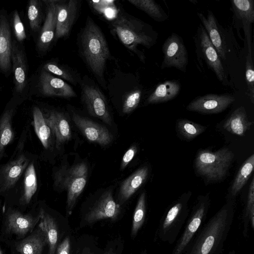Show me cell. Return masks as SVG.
I'll list each match as a JSON object with an SVG mask.
<instances>
[{"mask_svg": "<svg viewBox=\"0 0 254 254\" xmlns=\"http://www.w3.org/2000/svg\"><path fill=\"white\" fill-rule=\"evenodd\" d=\"M233 199L227 202L199 229L183 254H222L235 216Z\"/></svg>", "mask_w": 254, "mask_h": 254, "instance_id": "obj_1", "label": "cell"}, {"mask_svg": "<svg viewBox=\"0 0 254 254\" xmlns=\"http://www.w3.org/2000/svg\"><path fill=\"white\" fill-rule=\"evenodd\" d=\"M79 43L82 57L89 70L100 83L105 84L104 72L110 52L100 28L90 16L80 32Z\"/></svg>", "mask_w": 254, "mask_h": 254, "instance_id": "obj_2", "label": "cell"}, {"mask_svg": "<svg viewBox=\"0 0 254 254\" xmlns=\"http://www.w3.org/2000/svg\"><path fill=\"white\" fill-rule=\"evenodd\" d=\"M113 32L120 41L144 63L138 45L149 49L156 43L158 33L149 24L125 12H120L111 23Z\"/></svg>", "mask_w": 254, "mask_h": 254, "instance_id": "obj_3", "label": "cell"}, {"mask_svg": "<svg viewBox=\"0 0 254 254\" xmlns=\"http://www.w3.org/2000/svg\"><path fill=\"white\" fill-rule=\"evenodd\" d=\"M234 158V153L227 147L214 152L200 150L196 155L194 166L197 173L207 182H218L226 178Z\"/></svg>", "mask_w": 254, "mask_h": 254, "instance_id": "obj_4", "label": "cell"}, {"mask_svg": "<svg viewBox=\"0 0 254 254\" xmlns=\"http://www.w3.org/2000/svg\"><path fill=\"white\" fill-rule=\"evenodd\" d=\"M190 196L187 193L181 196L162 216L156 234L162 242L173 244L176 242L189 215Z\"/></svg>", "mask_w": 254, "mask_h": 254, "instance_id": "obj_5", "label": "cell"}, {"mask_svg": "<svg viewBox=\"0 0 254 254\" xmlns=\"http://www.w3.org/2000/svg\"><path fill=\"white\" fill-rule=\"evenodd\" d=\"M88 168L84 163H77L55 176V184L67 191L66 210L70 214L87 183Z\"/></svg>", "mask_w": 254, "mask_h": 254, "instance_id": "obj_6", "label": "cell"}, {"mask_svg": "<svg viewBox=\"0 0 254 254\" xmlns=\"http://www.w3.org/2000/svg\"><path fill=\"white\" fill-rule=\"evenodd\" d=\"M210 206L208 194L199 196L185 223L183 231L177 241L171 254H183L202 225Z\"/></svg>", "mask_w": 254, "mask_h": 254, "instance_id": "obj_7", "label": "cell"}, {"mask_svg": "<svg viewBox=\"0 0 254 254\" xmlns=\"http://www.w3.org/2000/svg\"><path fill=\"white\" fill-rule=\"evenodd\" d=\"M195 43L197 56L202 59L223 85L228 86L229 82L227 70L201 24L197 28Z\"/></svg>", "mask_w": 254, "mask_h": 254, "instance_id": "obj_8", "label": "cell"}, {"mask_svg": "<svg viewBox=\"0 0 254 254\" xmlns=\"http://www.w3.org/2000/svg\"><path fill=\"white\" fill-rule=\"evenodd\" d=\"M163 54L161 69L174 67L186 72L189 63L187 49L182 37L175 33L165 40L162 47Z\"/></svg>", "mask_w": 254, "mask_h": 254, "instance_id": "obj_9", "label": "cell"}, {"mask_svg": "<svg viewBox=\"0 0 254 254\" xmlns=\"http://www.w3.org/2000/svg\"><path fill=\"white\" fill-rule=\"evenodd\" d=\"M235 101V97L228 93L207 94L195 98L187 106L186 109L202 114H218L225 111Z\"/></svg>", "mask_w": 254, "mask_h": 254, "instance_id": "obj_10", "label": "cell"}, {"mask_svg": "<svg viewBox=\"0 0 254 254\" xmlns=\"http://www.w3.org/2000/svg\"><path fill=\"white\" fill-rule=\"evenodd\" d=\"M231 10L233 12L234 25L237 31L243 29L248 47H252V25L254 22V0H232Z\"/></svg>", "mask_w": 254, "mask_h": 254, "instance_id": "obj_11", "label": "cell"}, {"mask_svg": "<svg viewBox=\"0 0 254 254\" xmlns=\"http://www.w3.org/2000/svg\"><path fill=\"white\" fill-rule=\"evenodd\" d=\"M82 99L90 114L111 125L112 118L105 96L97 87L88 84L82 86Z\"/></svg>", "mask_w": 254, "mask_h": 254, "instance_id": "obj_12", "label": "cell"}, {"mask_svg": "<svg viewBox=\"0 0 254 254\" xmlns=\"http://www.w3.org/2000/svg\"><path fill=\"white\" fill-rule=\"evenodd\" d=\"M121 211L120 205L115 201L112 191L104 193L85 214L83 222L93 224L100 220L117 219Z\"/></svg>", "mask_w": 254, "mask_h": 254, "instance_id": "obj_13", "label": "cell"}, {"mask_svg": "<svg viewBox=\"0 0 254 254\" xmlns=\"http://www.w3.org/2000/svg\"><path fill=\"white\" fill-rule=\"evenodd\" d=\"M11 60L15 91L23 94L28 88L27 61L23 50L14 40L12 41Z\"/></svg>", "mask_w": 254, "mask_h": 254, "instance_id": "obj_14", "label": "cell"}, {"mask_svg": "<svg viewBox=\"0 0 254 254\" xmlns=\"http://www.w3.org/2000/svg\"><path fill=\"white\" fill-rule=\"evenodd\" d=\"M79 3L77 0L58 1L55 40L67 36L76 20Z\"/></svg>", "mask_w": 254, "mask_h": 254, "instance_id": "obj_15", "label": "cell"}, {"mask_svg": "<svg viewBox=\"0 0 254 254\" xmlns=\"http://www.w3.org/2000/svg\"><path fill=\"white\" fill-rule=\"evenodd\" d=\"M72 120L89 141L102 146L107 145L112 141L113 135L106 127L76 114H73Z\"/></svg>", "mask_w": 254, "mask_h": 254, "instance_id": "obj_16", "label": "cell"}, {"mask_svg": "<svg viewBox=\"0 0 254 254\" xmlns=\"http://www.w3.org/2000/svg\"><path fill=\"white\" fill-rule=\"evenodd\" d=\"M197 15L219 57L222 60H226L227 44L215 15L210 10H208L206 16L201 12H197Z\"/></svg>", "mask_w": 254, "mask_h": 254, "instance_id": "obj_17", "label": "cell"}, {"mask_svg": "<svg viewBox=\"0 0 254 254\" xmlns=\"http://www.w3.org/2000/svg\"><path fill=\"white\" fill-rule=\"evenodd\" d=\"M39 86L41 93L45 96L66 98L76 95L74 90L64 80L43 69L40 73Z\"/></svg>", "mask_w": 254, "mask_h": 254, "instance_id": "obj_18", "label": "cell"}, {"mask_svg": "<svg viewBox=\"0 0 254 254\" xmlns=\"http://www.w3.org/2000/svg\"><path fill=\"white\" fill-rule=\"evenodd\" d=\"M29 164V160L24 154L5 164L0 169V190L5 191L13 188Z\"/></svg>", "mask_w": 254, "mask_h": 254, "instance_id": "obj_19", "label": "cell"}, {"mask_svg": "<svg viewBox=\"0 0 254 254\" xmlns=\"http://www.w3.org/2000/svg\"><path fill=\"white\" fill-rule=\"evenodd\" d=\"M46 5V14L37 41V48L42 52L50 47L55 36L57 25L58 0H44Z\"/></svg>", "mask_w": 254, "mask_h": 254, "instance_id": "obj_20", "label": "cell"}, {"mask_svg": "<svg viewBox=\"0 0 254 254\" xmlns=\"http://www.w3.org/2000/svg\"><path fill=\"white\" fill-rule=\"evenodd\" d=\"M12 41L9 23L6 11H0V70L8 74L11 67Z\"/></svg>", "mask_w": 254, "mask_h": 254, "instance_id": "obj_21", "label": "cell"}, {"mask_svg": "<svg viewBox=\"0 0 254 254\" xmlns=\"http://www.w3.org/2000/svg\"><path fill=\"white\" fill-rule=\"evenodd\" d=\"M40 219L39 214L37 216L33 217L12 209L6 215V229L9 233L19 237H23L32 232Z\"/></svg>", "mask_w": 254, "mask_h": 254, "instance_id": "obj_22", "label": "cell"}, {"mask_svg": "<svg viewBox=\"0 0 254 254\" xmlns=\"http://www.w3.org/2000/svg\"><path fill=\"white\" fill-rule=\"evenodd\" d=\"M45 119L55 136L57 148L70 139L71 132L70 125L63 113L52 111Z\"/></svg>", "mask_w": 254, "mask_h": 254, "instance_id": "obj_23", "label": "cell"}, {"mask_svg": "<svg viewBox=\"0 0 254 254\" xmlns=\"http://www.w3.org/2000/svg\"><path fill=\"white\" fill-rule=\"evenodd\" d=\"M181 83L176 79L168 80L158 84L146 100L147 104H157L168 102L176 98L180 93Z\"/></svg>", "mask_w": 254, "mask_h": 254, "instance_id": "obj_24", "label": "cell"}, {"mask_svg": "<svg viewBox=\"0 0 254 254\" xmlns=\"http://www.w3.org/2000/svg\"><path fill=\"white\" fill-rule=\"evenodd\" d=\"M47 244L46 234L38 225L31 234L17 244L16 250L20 254H42Z\"/></svg>", "mask_w": 254, "mask_h": 254, "instance_id": "obj_25", "label": "cell"}, {"mask_svg": "<svg viewBox=\"0 0 254 254\" xmlns=\"http://www.w3.org/2000/svg\"><path fill=\"white\" fill-rule=\"evenodd\" d=\"M253 122L249 121L244 106L236 109L223 124L224 128L229 132L240 136H244Z\"/></svg>", "mask_w": 254, "mask_h": 254, "instance_id": "obj_26", "label": "cell"}, {"mask_svg": "<svg viewBox=\"0 0 254 254\" xmlns=\"http://www.w3.org/2000/svg\"><path fill=\"white\" fill-rule=\"evenodd\" d=\"M148 175V168L144 166L139 168L127 178L122 184L120 197L123 202L129 199L144 184Z\"/></svg>", "mask_w": 254, "mask_h": 254, "instance_id": "obj_27", "label": "cell"}, {"mask_svg": "<svg viewBox=\"0 0 254 254\" xmlns=\"http://www.w3.org/2000/svg\"><path fill=\"white\" fill-rule=\"evenodd\" d=\"M15 108H6L0 117V161L3 156L7 146L14 138L12 119Z\"/></svg>", "mask_w": 254, "mask_h": 254, "instance_id": "obj_28", "label": "cell"}, {"mask_svg": "<svg viewBox=\"0 0 254 254\" xmlns=\"http://www.w3.org/2000/svg\"><path fill=\"white\" fill-rule=\"evenodd\" d=\"M40 216L39 226L45 231L49 247L48 254H55L58 241V228L54 218L41 208L39 212Z\"/></svg>", "mask_w": 254, "mask_h": 254, "instance_id": "obj_29", "label": "cell"}, {"mask_svg": "<svg viewBox=\"0 0 254 254\" xmlns=\"http://www.w3.org/2000/svg\"><path fill=\"white\" fill-rule=\"evenodd\" d=\"M254 154H252L239 169L232 184L230 197L233 199L247 183L254 170Z\"/></svg>", "mask_w": 254, "mask_h": 254, "instance_id": "obj_30", "label": "cell"}, {"mask_svg": "<svg viewBox=\"0 0 254 254\" xmlns=\"http://www.w3.org/2000/svg\"><path fill=\"white\" fill-rule=\"evenodd\" d=\"M32 113L35 132L43 147L48 149L50 145L51 129L46 123L45 117L39 108L35 106Z\"/></svg>", "mask_w": 254, "mask_h": 254, "instance_id": "obj_31", "label": "cell"}, {"mask_svg": "<svg viewBox=\"0 0 254 254\" xmlns=\"http://www.w3.org/2000/svg\"><path fill=\"white\" fill-rule=\"evenodd\" d=\"M242 222L243 235L247 238L250 228L254 229V179L253 178L247 195L245 205L243 210Z\"/></svg>", "mask_w": 254, "mask_h": 254, "instance_id": "obj_32", "label": "cell"}, {"mask_svg": "<svg viewBox=\"0 0 254 254\" xmlns=\"http://www.w3.org/2000/svg\"><path fill=\"white\" fill-rule=\"evenodd\" d=\"M128 1L157 22H163L169 18L168 14L160 5L154 0H128Z\"/></svg>", "mask_w": 254, "mask_h": 254, "instance_id": "obj_33", "label": "cell"}, {"mask_svg": "<svg viewBox=\"0 0 254 254\" xmlns=\"http://www.w3.org/2000/svg\"><path fill=\"white\" fill-rule=\"evenodd\" d=\"M23 190L21 201L24 204H28L37 190V178L34 163H29L25 172L23 180Z\"/></svg>", "mask_w": 254, "mask_h": 254, "instance_id": "obj_34", "label": "cell"}, {"mask_svg": "<svg viewBox=\"0 0 254 254\" xmlns=\"http://www.w3.org/2000/svg\"><path fill=\"white\" fill-rule=\"evenodd\" d=\"M177 128L179 133L184 138L189 140L195 138L206 129L205 126L184 119L177 121Z\"/></svg>", "mask_w": 254, "mask_h": 254, "instance_id": "obj_35", "label": "cell"}, {"mask_svg": "<svg viewBox=\"0 0 254 254\" xmlns=\"http://www.w3.org/2000/svg\"><path fill=\"white\" fill-rule=\"evenodd\" d=\"M146 215L145 193L142 192L140 195L133 216L131 235L134 237L142 226Z\"/></svg>", "mask_w": 254, "mask_h": 254, "instance_id": "obj_36", "label": "cell"}, {"mask_svg": "<svg viewBox=\"0 0 254 254\" xmlns=\"http://www.w3.org/2000/svg\"><path fill=\"white\" fill-rule=\"evenodd\" d=\"M27 17L31 29L38 31L42 18V3L38 0H31L27 5Z\"/></svg>", "mask_w": 254, "mask_h": 254, "instance_id": "obj_37", "label": "cell"}, {"mask_svg": "<svg viewBox=\"0 0 254 254\" xmlns=\"http://www.w3.org/2000/svg\"><path fill=\"white\" fill-rule=\"evenodd\" d=\"M43 69L52 73L72 84H75L77 80L73 74L66 67L59 64L55 62H48L43 67Z\"/></svg>", "mask_w": 254, "mask_h": 254, "instance_id": "obj_38", "label": "cell"}, {"mask_svg": "<svg viewBox=\"0 0 254 254\" xmlns=\"http://www.w3.org/2000/svg\"><path fill=\"white\" fill-rule=\"evenodd\" d=\"M246 57L245 77L247 86V94L252 103H254V69L252 48L248 49Z\"/></svg>", "mask_w": 254, "mask_h": 254, "instance_id": "obj_39", "label": "cell"}, {"mask_svg": "<svg viewBox=\"0 0 254 254\" xmlns=\"http://www.w3.org/2000/svg\"><path fill=\"white\" fill-rule=\"evenodd\" d=\"M142 95L140 89H135L126 97L123 105V112L128 114L133 111L138 105Z\"/></svg>", "mask_w": 254, "mask_h": 254, "instance_id": "obj_40", "label": "cell"}, {"mask_svg": "<svg viewBox=\"0 0 254 254\" xmlns=\"http://www.w3.org/2000/svg\"><path fill=\"white\" fill-rule=\"evenodd\" d=\"M11 22L15 37L18 42H22L26 37L25 28L17 10L12 13Z\"/></svg>", "mask_w": 254, "mask_h": 254, "instance_id": "obj_41", "label": "cell"}, {"mask_svg": "<svg viewBox=\"0 0 254 254\" xmlns=\"http://www.w3.org/2000/svg\"><path fill=\"white\" fill-rule=\"evenodd\" d=\"M137 151L136 145H132L124 155L120 166L121 170H124L134 158Z\"/></svg>", "mask_w": 254, "mask_h": 254, "instance_id": "obj_42", "label": "cell"}, {"mask_svg": "<svg viewBox=\"0 0 254 254\" xmlns=\"http://www.w3.org/2000/svg\"><path fill=\"white\" fill-rule=\"evenodd\" d=\"M70 248V239L68 237H66L58 246L56 254H69Z\"/></svg>", "mask_w": 254, "mask_h": 254, "instance_id": "obj_43", "label": "cell"}, {"mask_svg": "<svg viewBox=\"0 0 254 254\" xmlns=\"http://www.w3.org/2000/svg\"><path fill=\"white\" fill-rule=\"evenodd\" d=\"M104 254H117L112 249L107 251Z\"/></svg>", "mask_w": 254, "mask_h": 254, "instance_id": "obj_44", "label": "cell"}, {"mask_svg": "<svg viewBox=\"0 0 254 254\" xmlns=\"http://www.w3.org/2000/svg\"><path fill=\"white\" fill-rule=\"evenodd\" d=\"M227 254H237L235 250H232L230 251Z\"/></svg>", "mask_w": 254, "mask_h": 254, "instance_id": "obj_45", "label": "cell"}, {"mask_svg": "<svg viewBox=\"0 0 254 254\" xmlns=\"http://www.w3.org/2000/svg\"><path fill=\"white\" fill-rule=\"evenodd\" d=\"M0 254H3L2 250L1 249L0 247Z\"/></svg>", "mask_w": 254, "mask_h": 254, "instance_id": "obj_46", "label": "cell"}, {"mask_svg": "<svg viewBox=\"0 0 254 254\" xmlns=\"http://www.w3.org/2000/svg\"><path fill=\"white\" fill-rule=\"evenodd\" d=\"M142 254H147L146 252H144Z\"/></svg>", "mask_w": 254, "mask_h": 254, "instance_id": "obj_47", "label": "cell"}, {"mask_svg": "<svg viewBox=\"0 0 254 254\" xmlns=\"http://www.w3.org/2000/svg\"></svg>", "mask_w": 254, "mask_h": 254, "instance_id": "obj_48", "label": "cell"}]
</instances>
